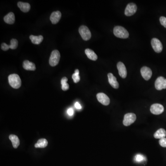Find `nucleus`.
<instances>
[{"label":"nucleus","instance_id":"nucleus-1","mask_svg":"<svg viewBox=\"0 0 166 166\" xmlns=\"http://www.w3.org/2000/svg\"><path fill=\"white\" fill-rule=\"evenodd\" d=\"M114 34L118 38L126 39L129 37L128 31L122 26H116L114 29Z\"/></svg>","mask_w":166,"mask_h":166},{"label":"nucleus","instance_id":"nucleus-2","mask_svg":"<svg viewBox=\"0 0 166 166\" xmlns=\"http://www.w3.org/2000/svg\"><path fill=\"white\" fill-rule=\"evenodd\" d=\"M8 82L11 87L13 88H19L21 85L20 78L17 74H12L9 76Z\"/></svg>","mask_w":166,"mask_h":166},{"label":"nucleus","instance_id":"nucleus-3","mask_svg":"<svg viewBox=\"0 0 166 166\" xmlns=\"http://www.w3.org/2000/svg\"><path fill=\"white\" fill-rule=\"evenodd\" d=\"M60 53L57 50H54L52 52L49 60V63L52 67H55L59 63L60 59Z\"/></svg>","mask_w":166,"mask_h":166},{"label":"nucleus","instance_id":"nucleus-4","mask_svg":"<svg viewBox=\"0 0 166 166\" xmlns=\"http://www.w3.org/2000/svg\"><path fill=\"white\" fill-rule=\"evenodd\" d=\"M79 33L84 40L88 41L91 39V34L90 30L87 26L82 25L79 28Z\"/></svg>","mask_w":166,"mask_h":166},{"label":"nucleus","instance_id":"nucleus-5","mask_svg":"<svg viewBox=\"0 0 166 166\" xmlns=\"http://www.w3.org/2000/svg\"><path fill=\"white\" fill-rule=\"evenodd\" d=\"M136 120V115L135 114L133 113H127L124 115L123 123L124 126L128 127L134 122Z\"/></svg>","mask_w":166,"mask_h":166},{"label":"nucleus","instance_id":"nucleus-6","mask_svg":"<svg viewBox=\"0 0 166 166\" xmlns=\"http://www.w3.org/2000/svg\"><path fill=\"white\" fill-rule=\"evenodd\" d=\"M151 44L155 52L159 53L162 50L163 47L161 41L158 38H154L151 41Z\"/></svg>","mask_w":166,"mask_h":166},{"label":"nucleus","instance_id":"nucleus-7","mask_svg":"<svg viewBox=\"0 0 166 166\" xmlns=\"http://www.w3.org/2000/svg\"><path fill=\"white\" fill-rule=\"evenodd\" d=\"M137 5L134 3H130L127 5L125 9L124 14L127 16H131L135 14L137 12Z\"/></svg>","mask_w":166,"mask_h":166},{"label":"nucleus","instance_id":"nucleus-8","mask_svg":"<svg viewBox=\"0 0 166 166\" xmlns=\"http://www.w3.org/2000/svg\"><path fill=\"white\" fill-rule=\"evenodd\" d=\"M155 85L156 90L158 91L166 89V79L163 77H159L156 79Z\"/></svg>","mask_w":166,"mask_h":166},{"label":"nucleus","instance_id":"nucleus-9","mask_svg":"<svg viewBox=\"0 0 166 166\" xmlns=\"http://www.w3.org/2000/svg\"><path fill=\"white\" fill-rule=\"evenodd\" d=\"M164 107L160 104H153L151 106V112L154 115H158L162 114L164 111Z\"/></svg>","mask_w":166,"mask_h":166},{"label":"nucleus","instance_id":"nucleus-10","mask_svg":"<svg viewBox=\"0 0 166 166\" xmlns=\"http://www.w3.org/2000/svg\"><path fill=\"white\" fill-rule=\"evenodd\" d=\"M18 42L15 39H12L10 41V45H8L5 43H2L1 45V49L4 51H7L9 49H15L17 48Z\"/></svg>","mask_w":166,"mask_h":166},{"label":"nucleus","instance_id":"nucleus-11","mask_svg":"<svg viewBox=\"0 0 166 166\" xmlns=\"http://www.w3.org/2000/svg\"><path fill=\"white\" fill-rule=\"evenodd\" d=\"M96 97L99 102L103 105L107 106L110 103V99L109 97L104 93H98L96 95Z\"/></svg>","mask_w":166,"mask_h":166},{"label":"nucleus","instance_id":"nucleus-12","mask_svg":"<svg viewBox=\"0 0 166 166\" xmlns=\"http://www.w3.org/2000/svg\"><path fill=\"white\" fill-rule=\"evenodd\" d=\"M141 75L145 80H149L152 76V72L151 68L147 67H143L141 68Z\"/></svg>","mask_w":166,"mask_h":166},{"label":"nucleus","instance_id":"nucleus-13","mask_svg":"<svg viewBox=\"0 0 166 166\" xmlns=\"http://www.w3.org/2000/svg\"><path fill=\"white\" fill-rule=\"evenodd\" d=\"M117 67L120 76L123 79L126 78L127 76V70L124 63L122 62H118Z\"/></svg>","mask_w":166,"mask_h":166},{"label":"nucleus","instance_id":"nucleus-14","mask_svg":"<svg viewBox=\"0 0 166 166\" xmlns=\"http://www.w3.org/2000/svg\"><path fill=\"white\" fill-rule=\"evenodd\" d=\"M61 17V13L60 11L54 12L51 14L50 20L53 24H56L59 22Z\"/></svg>","mask_w":166,"mask_h":166},{"label":"nucleus","instance_id":"nucleus-15","mask_svg":"<svg viewBox=\"0 0 166 166\" xmlns=\"http://www.w3.org/2000/svg\"><path fill=\"white\" fill-rule=\"evenodd\" d=\"M108 82L112 87L115 89H118L119 87V84L117 81L116 77L114 76V75L112 73H108Z\"/></svg>","mask_w":166,"mask_h":166},{"label":"nucleus","instance_id":"nucleus-16","mask_svg":"<svg viewBox=\"0 0 166 166\" xmlns=\"http://www.w3.org/2000/svg\"><path fill=\"white\" fill-rule=\"evenodd\" d=\"M23 67L25 70L28 71H35L36 69L35 64L28 60H25L23 62Z\"/></svg>","mask_w":166,"mask_h":166},{"label":"nucleus","instance_id":"nucleus-17","mask_svg":"<svg viewBox=\"0 0 166 166\" xmlns=\"http://www.w3.org/2000/svg\"><path fill=\"white\" fill-rule=\"evenodd\" d=\"M4 20L8 24H13L15 22V16L13 12L9 13L4 17Z\"/></svg>","mask_w":166,"mask_h":166},{"label":"nucleus","instance_id":"nucleus-18","mask_svg":"<svg viewBox=\"0 0 166 166\" xmlns=\"http://www.w3.org/2000/svg\"><path fill=\"white\" fill-rule=\"evenodd\" d=\"M18 6L22 12L24 13L28 12L31 9L30 4L26 2H19L18 3Z\"/></svg>","mask_w":166,"mask_h":166},{"label":"nucleus","instance_id":"nucleus-19","mask_svg":"<svg viewBox=\"0 0 166 166\" xmlns=\"http://www.w3.org/2000/svg\"><path fill=\"white\" fill-rule=\"evenodd\" d=\"M9 139L11 140L13 146L14 148H17L20 145V141L19 138L15 135L11 134L9 137Z\"/></svg>","mask_w":166,"mask_h":166},{"label":"nucleus","instance_id":"nucleus-20","mask_svg":"<svg viewBox=\"0 0 166 166\" xmlns=\"http://www.w3.org/2000/svg\"><path fill=\"white\" fill-rule=\"evenodd\" d=\"M154 137L155 139H162L166 137V131L165 129L161 128L158 130L154 135Z\"/></svg>","mask_w":166,"mask_h":166},{"label":"nucleus","instance_id":"nucleus-21","mask_svg":"<svg viewBox=\"0 0 166 166\" xmlns=\"http://www.w3.org/2000/svg\"><path fill=\"white\" fill-rule=\"evenodd\" d=\"M85 53L86 55L87 56L88 58L89 59H91V60L95 61V60H97V55L91 49H87L85 50Z\"/></svg>","mask_w":166,"mask_h":166},{"label":"nucleus","instance_id":"nucleus-22","mask_svg":"<svg viewBox=\"0 0 166 166\" xmlns=\"http://www.w3.org/2000/svg\"><path fill=\"white\" fill-rule=\"evenodd\" d=\"M30 39H31L32 43L35 44H39L43 41L44 37L41 35H39V36H35L33 35H31L30 36Z\"/></svg>","mask_w":166,"mask_h":166},{"label":"nucleus","instance_id":"nucleus-23","mask_svg":"<svg viewBox=\"0 0 166 166\" xmlns=\"http://www.w3.org/2000/svg\"><path fill=\"white\" fill-rule=\"evenodd\" d=\"M48 143L46 139H40L39 140L37 141V143L35 144V148H44L46 147L48 145Z\"/></svg>","mask_w":166,"mask_h":166},{"label":"nucleus","instance_id":"nucleus-24","mask_svg":"<svg viewBox=\"0 0 166 166\" xmlns=\"http://www.w3.org/2000/svg\"><path fill=\"white\" fill-rule=\"evenodd\" d=\"M68 78L64 77L61 80V88L64 91H66L69 89V84L67 83Z\"/></svg>","mask_w":166,"mask_h":166},{"label":"nucleus","instance_id":"nucleus-25","mask_svg":"<svg viewBox=\"0 0 166 166\" xmlns=\"http://www.w3.org/2000/svg\"><path fill=\"white\" fill-rule=\"evenodd\" d=\"M79 71L78 69L75 70V73H73L72 75V78L73 79V81L75 83H77L80 81V78Z\"/></svg>","mask_w":166,"mask_h":166},{"label":"nucleus","instance_id":"nucleus-26","mask_svg":"<svg viewBox=\"0 0 166 166\" xmlns=\"http://www.w3.org/2000/svg\"><path fill=\"white\" fill-rule=\"evenodd\" d=\"M145 160H146V158L145 157L141 154H137V155H136L135 156V161L138 162H143Z\"/></svg>","mask_w":166,"mask_h":166},{"label":"nucleus","instance_id":"nucleus-27","mask_svg":"<svg viewBox=\"0 0 166 166\" xmlns=\"http://www.w3.org/2000/svg\"><path fill=\"white\" fill-rule=\"evenodd\" d=\"M160 21L161 25L166 28V18L163 16L161 17L160 18Z\"/></svg>","mask_w":166,"mask_h":166},{"label":"nucleus","instance_id":"nucleus-28","mask_svg":"<svg viewBox=\"0 0 166 166\" xmlns=\"http://www.w3.org/2000/svg\"><path fill=\"white\" fill-rule=\"evenodd\" d=\"M159 142L161 146L162 147H166V138L161 139Z\"/></svg>","mask_w":166,"mask_h":166},{"label":"nucleus","instance_id":"nucleus-29","mask_svg":"<svg viewBox=\"0 0 166 166\" xmlns=\"http://www.w3.org/2000/svg\"><path fill=\"white\" fill-rule=\"evenodd\" d=\"M68 115H69V116H72L74 114V111L72 108H69L68 109L67 111Z\"/></svg>","mask_w":166,"mask_h":166},{"label":"nucleus","instance_id":"nucleus-30","mask_svg":"<svg viewBox=\"0 0 166 166\" xmlns=\"http://www.w3.org/2000/svg\"><path fill=\"white\" fill-rule=\"evenodd\" d=\"M75 107L78 109H81L82 107H81V106L80 104L79 103H78V102H76V103H75Z\"/></svg>","mask_w":166,"mask_h":166}]
</instances>
